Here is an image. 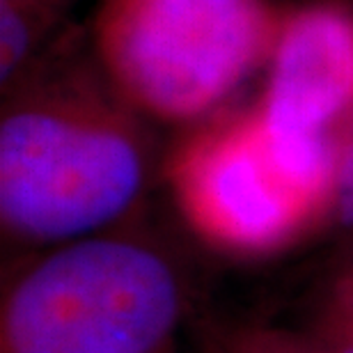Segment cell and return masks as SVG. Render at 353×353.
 Wrapping results in <instances>:
<instances>
[{"label":"cell","instance_id":"9c48e42d","mask_svg":"<svg viewBox=\"0 0 353 353\" xmlns=\"http://www.w3.org/2000/svg\"><path fill=\"white\" fill-rule=\"evenodd\" d=\"M7 3H14L19 7H23L26 12H30L32 17H37L39 21H44L46 12L51 10L53 5L62 3V0H7Z\"/></svg>","mask_w":353,"mask_h":353},{"label":"cell","instance_id":"277c9868","mask_svg":"<svg viewBox=\"0 0 353 353\" xmlns=\"http://www.w3.org/2000/svg\"><path fill=\"white\" fill-rule=\"evenodd\" d=\"M172 188L190 228L236 255L282 250L328 209L287 170L257 108L190 140Z\"/></svg>","mask_w":353,"mask_h":353},{"label":"cell","instance_id":"3957f363","mask_svg":"<svg viewBox=\"0 0 353 353\" xmlns=\"http://www.w3.org/2000/svg\"><path fill=\"white\" fill-rule=\"evenodd\" d=\"M183 312L181 282L154 248L129 239L62 243L14 282L3 353H161Z\"/></svg>","mask_w":353,"mask_h":353},{"label":"cell","instance_id":"ba28073f","mask_svg":"<svg viewBox=\"0 0 353 353\" xmlns=\"http://www.w3.org/2000/svg\"><path fill=\"white\" fill-rule=\"evenodd\" d=\"M335 209L344 225L353 228V143L340 152L335 183Z\"/></svg>","mask_w":353,"mask_h":353},{"label":"cell","instance_id":"6da1fadb","mask_svg":"<svg viewBox=\"0 0 353 353\" xmlns=\"http://www.w3.org/2000/svg\"><path fill=\"white\" fill-rule=\"evenodd\" d=\"M147 159L136 126L90 88L51 83L14 99L0 122V218L21 241L94 236L133 207Z\"/></svg>","mask_w":353,"mask_h":353},{"label":"cell","instance_id":"30bf717a","mask_svg":"<svg viewBox=\"0 0 353 353\" xmlns=\"http://www.w3.org/2000/svg\"><path fill=\"white\" fill-rule=\"evenodd\" d=\"M207 353H228V351H225V349L221 347V344H218V342H216V344H214V347H211V349H209Z\"/></svg>","mask_w":353,"mask_h":353},{"label":"cell","instance_id":"52a82bcc","mask_svg":"<svg viewBox=\"0 0 353 353\" xmlns=\"http://www.w3.org/2000/svg\"><path fill=\"white\" fill-rule=\"evenodd\" d=\"M39 19L23 7L0 0V79L14 81L37 39Z\"/></svg>","mask_w":353,"mask_h":353},{"label":"cell","instance_id":"5b68a950","mask_svg":"<svg viewBox=\"0 0 353 353\" xmlns=\"http://www.w3.org/2000/svg\"><path fill=\"white\" fill-rule=\"evenodd\" d=\"M353 108V12L310 5L282 21L257 105L278 133L321 136Z\"/></svg>","mask_w":353,"mask_h":353},{"label":"cell","instance_id":"8992f818","mask_svg":"<svg viewBox=\"0 0 353 353\" xmlns=\"http://www.w3.org/2000/svg\"><path fill=\"white\" fill-rule=\"evenodd\" d=\"M218 344L228 353H353V335L347 340H319L275 328H239Z\"/></svg>","mask_w":353,"mask_h":353},{"label":"cell","instance_id":"8fae6325","mask_svg":"<svg viewBox=\"0 0 353 353\" xmlns=\"http://www.w3.org/2000/svg\"><path fill=\"white\" fill-rule=\"evenodd\" d=\"M351 312H353V299H351Z\"/></svg>","mask_w":353,"mask_h":353},{"label":"cell","instance_id":"7a4b0ae2","mask_svg":"<svg viewBox=\"0 0 353 353\" xmlns=\"http://www.w3.org/2000/svg\"><path fill=\"white\" fill-rule=\"evenodd\" d=\"M280 26L271 0H99L94 51L124 105L193 122L271 58Z\"/></svg>","mask_w":353,"mask_h":353}]
</instances>
